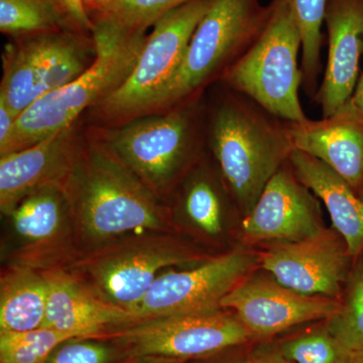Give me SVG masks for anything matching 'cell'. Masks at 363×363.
<instances>
[{"label": "cell", "mask_w": 363, "mask_h": 363, "mask_svg": "<svg viewBox=\"0 0 363 363\" xmlns=\"http://www.w3.org/2000/svg\"><path fill=\"white\" fill-rule=\"evenodd\" d=\"M63 190L75 242L84 252L128 234L173 231L168 208L104 143L81 147Z\"/></svg>", "instance_id": "6da1fadb"}, {"label": "cell", "mask_w": 363, "mask_h": 363, "mask_svg": "<svg viewBox=\"0 0 363 363\" xmlns=\"http://www.w3.org/2000/svg\"><path fill=\"white\" fill-rule=\"evenodd\" d=\"M230 90L212 112L210 147L224 183L245 217L294 150L288 123Z\"/></svg>", "instance_id": "7a4b0ae2"}, {"label": "cell", "mask_w": 363, "mask_h": 363, "mask_svg": "<svg viewBox=\"0 0 363 363\" xmlns=\"http://www.w3.org/2000/svg\"><path fill=\"white\" fill-rule=\"evenodd\" d=\"M95 58L76 80L39 98L16 119L13 135L0 156L18 152L73 126L86 109L97 106L130 76L147 40L104 21H93Z\"/></svg>", "instance_id": "3957f363"}, {"label": "cell", "mask_w": 363, "mask_h": 363, "mask_svg": "<svg viewBox=\"0 0 363 363\" xmlns=\"http://www.w3.org/2000/svg\"><path fill=\"white\" fill-rule=\"evenodd\" d=\"M206 259L204 253L172 233L147 231L78 253L68 271L99 297L133 312L161 269Z\"/></svg>", "instance_id": "277c9868"}, {"label": "cell", "mask_w": 363, "mask_h": 363, "mask_svg": "<svg viewBox=\"0 0 363 363\" xmlns=\"http://www.w3.org/2000/svg\"><path fill=\"white\" fill-rule=\"evenodd\" d=\"M272 11V2L264 6L260 0H214L157 109L193 104L208 84L222 80L259 37Z\"/></svg>", "instance_id": "5b68a950"}, {"label": "cell", "mask_w": 363, "mask_h": 363, "mask_svg": "<svg viewBox=\"0 0 363 363\" xmlns=\"http://www.w3.org/2000/svg\"><path fill=\"white\" fill-rule=\"evenodd\" d=\"M266 28L222 78L228 89L245 95L269 114L290 123L307 121L298 90L302 39L286 0H272Z\"/></svg>", "instance_id": "8992f818"}, {"label": "cell", "mask_w": 363, "mask_h": 363, "mask_svg": "<svg viewBox=\"0 0 363 363\" xmlns=\"http://www.w3.org/2000/svg\"><path fill=\"white\" fill-rule=\"evenodd\" d=\"M196 102L128 121L104 138L105 147L157 197L173 187L199 149Z\"/></svg>", "instance_id": "52a82bcc"}, {"label": "cell", "mask_w": 363, "mask_h": 363, "mask_svg": "<svg viewBox=\"0 0 363 363\" xmlns=\"http://www.w3.org/2000/svg\"><path fill=\"white\" fill-rule=\"evenodd\" d=\"M214 0H190L155 23L135 68L123 84L96 106L107 121H133L157 111L180 68L189 43Z\"/></svg>", "instance_id": "ba28073f"}, {"label": "cell", "mask_w": 363, "mask_h": 363, "mask_svg": "<svg viewBox=\"0 0 363 363\" xmlns=\"http://www.w3.org/2000/svg\"><path fill=\"white\" fill-rule=\"evenodd\" d=\"M95 339L111 341L124 357L192 362L219 354L252 339L233 312L166 315L106 329Z\"/></svg>", "instance_id": "9c48e42d"}, {"label": "cell", "mask_w": 363, "mask_h": 363, "mask_svg": "<svg viewBox=\"0 0 363 363\" xmlns=\"http://www.w3.org/2000/svg\"><path fill=\"white\" fill-rule=\"evenodd\" d=\"M257 267L259 253L236 248L192 269L162 272L133 313L143 320L223 309L224 297Z\"/></svg>", "instance_id": "30bf717a"}, {"label": "cell", "mask_w": 363, "mask_h": 363, "mask_svg": "<svg viewBox=\"0 0 363 363\" xmlns=\"http://www.w3.org/2000/svg\"><path fill=\"white\" fill-rule=\"evenodd\" d=\"M354 259L334 229L296 242L272 243L259 267L281 285L303 294L340 300Z\"/></svg>", "instance_id": "8fae6325"}, {"label": "cell", "mask_w": 363, "mask_h": 363, "mask_svg": "<svg viewBox=\"0 0 363 363\" xmlns=\"http://www.w3.org/2000/svg\"><path fill=\"white\" fill-rule=\"evenodd\" d=\"M221 307L233 310L252 338H269L298 325L329 319L340 300L303 295L267 272L255 271L227 294Z\"/></svg>", "instance_id": "7c38bea8"}, {"label": "cell", "mask_w": 363, "mask_h": 363, "mask_svg": "<svg viewBox=\"0 0 363 363\" xmlns=\"http://www.w3.org/2000/svg\"><path fill=\"white\" fill-rule=\"evenodd\" d=\"M241 229L248 240L272 243L296 242L324 230L318 198L298 180L290 161L267 183Z\"/></svg>", "instance_id": "4fadbf2b"}, {"label": "cell", "mask_w": 363, "mask_h": 363, "mask_svg": "<svg viewBox=\"0 0 363 363\" xmlns=\"http://www.w3.org/2000/svg\"><path fill=\"white\" fill-rule=\"evenodd\" d=\"M23 241L14 264L50 269L75 259L77 250L63 186L35 191L9 215Z\"/></svg>", "instance_id": "5bb4252c"}, {"label": "cell", "mask_w": 363, "mask_h": 363, "mask_svg": "<svg viewBox=\"0 0 363 363\" xmlns=\"http://www.w3.org/2000/svg\"><path fill=\"white\" fill-rule=\"evenodd\" d=\"M73 126L0 157V209L6 215L35 191L63 186L80 154Z\"/></svg>", "instance_id": "9a60e30c"}, {"label": "cell", "mask_w": 363, "mask_h": 363, "mask_svg": "<svg viewBox=\"0 0 363 363\" xmlns=\"http://www.w3.org/2000/svg\"><path fill=\"white\" fill-rule=\"evenodd\" d=\"M325 25L328 58L323 82L315 98L328 117L352 97L363 52V0H328Z\"/></svg>", "instance_id": "2e32d148"}, {"label": "cell", "mask_w": 363, "mask_h": 363, "mask_svg": "<svg viewBox=\"0 0 363 363\" xmlns=\"http://www.w3.org/2000/svg\"><path fill=\"white\" fill-rule=\"evenodd\" d=\"M288 126L294 150L324 162L358 192L363 183V111L352 98L330 116Z\"/></svg>", "instance_id": "e0dca14e"}, {"label": "cell", "mask_w": 363, "mask_h": 363, "mask_svg": "<svg viewBox=\"0 0 363 363\" xmlns=\"http://www.w3.org/2000/svg\"><path fill=\"white\" fill-rule=\"evenodd\" d=\"M45 272L49 281V297L43 328L91 338L106 329L142 320L133 312L99 297L63 267Z\"/></svg>", "instance_id": "ac0fdd59"}, {"label": "cell", "mask_w": 363, "mask_h": 363, "mask_svg": "<svg viewBox=\"0 0 363 363\" xmlns=\"http://www.w3.org/2000/svg\"><path fill=\"white\" fill-rule=\"evenodd\" d=\"M298 180L320 200L332 226L345 241L353 259L363 253V200L350 184L324 162L294 150L290 157Z\"/></svg>", "instance_id": "d6986e66"}, {"label": "cell", "mask_w": 363, "mask_h": 363, "mask_svg": "<svg viewBox=\"0 0 363 363\" xmlns=\"http://www.w3.org/2000/svg\"><path fill=\"white\" fill-rule=\"evenodd\" d=\"M54 33L16 38L6 48L0 102L18 117L43 96Z\"/></svg>", "instance_id": "ffe728a7"}, {"label": "cell", "mask_w": 363, "mask_h": 363, "mask_svg": "<svg viewBox=\"0 0 363 363\" xmlns=\"http://www.w3.org/2000/svg\"><path fill=\"white\" fill-rule=\"evenodd\" d=\"M49 281L43 269L13 264L0 279V333L39 329L44 324Z\"/></svg>", "instance_id": "44dd1931"}, {"label": "cell", "mask_w": 363, "mask_h": 363, "mask_svg": "<svg viewBox=\"0 0 363 363\" xmlns=\"http://www.w3.org/2000/svg\"><path fill=\"white\" fill-rule=\"evenodd\" d=\"M64 30L78 32L55 0H0V30L4 35L16 39Z\"/></svg>", "instance_id": "7402d4cb"}, {"label": "cell", "mask_w": 363, "mask_h": 363, "mask_svg": "<svg viewBox=\"0 0 363 363\" xmlns=\"http://www.w3.org/2000/svg\"><path fill=\"white\" fill-rule=\"evenodd\" d=\"M302 39L301 70L303 84L310 96L317 93L323 45L322 26L328 0H286Z\"/></svg>", "instance_id": "603a6c76"}, {"label": "cell", "mask_w": 363, "mask_h": 363, "mask_svg": "<svg viewBox=\"0 0 363 363\" xmlns=\"http://www.w3.org/2000/svg\"><path fill=\"white\" fill-rule=\"evenodd\" d=\"M324 325L346 350L363 344V253L353 262L338 311L325 320Z\"/></svg>", "instance_id": "cb8c5ba5"}, {"label": "cell", "mask_w": 363, "mask_h": 363, "mask_svg": "<svg viewBox=\"0 0 363 363\" xmlns=\"http://www.w3.org/2000/svg\"><path fill=\"white\" fill-rule=\"evenodd\" d=\"M79 337L76 334L39 328L0 333V363H45L60 344Z\"/></svg>", "instance_id": "d4e9b609"}, {"label": "cell", "mask_w": 363, "mask_h": 363, "mask_svg": "<svg viewBox=\"0 0 363 363\" xmlns=\"http://www.w3.org/2000/svg\"><path fill=\"white\" fill-rule=\"evenodd\" d=\"M184 210L193 223L208 235H218L223 225V198L217 184L205 174L189 182L183 199Z\"/></svg>", "instance_id": "484cf974"}, {"label": "cell", "mask_w": 363, "mask_h": 363, "mask_svg": "<svg viewBox=\"0 0 363 363\" xmlns=\"http://www.w3.org/2000/svg\"><path fill=\"white\" fill-rule=\"evenodd\" d=\"M190 0H114L102 11L91 16L93 21H104L133 30L147 32L164 14Z\"/></svg>", "instance_id": "4316f807"}, {"label": "cell", "mask_w": 363, "mask_h": 363, "mask_svg": "<svg viewBox=\"0 0 363 363\" xmlns=\"http://www.w3.org/2000/svg\"><path fill=\"white\" fill-rule=\"evenodd\" d=\"M278 350L295 363H346L350 351L329 333L325 325L286 339Z\"/></svg>", "instance_id": "83f0119b"}, {"label": "cell", "mask_w": 363, "mask_h": 363, "mask_svg": "<svg viewBox=\"0 0 363 363\" xmlns=\"http://www.w3.org/2000/svg\"><path fill=\"white\" fill-rule=\"evenodd\" d=\"M123 358L111 341L76 337L60 344L45 363H114Z\"/></svg>", "instance_id": "f1b7e54d"}, {"label": "cell", "mask_w": 363, "mask_h": 363, "mask_svg": "<svg viewBox=\"0 0 363 363\" xmlns=\"http://www.w3.org/2000/svg\"><path fill=\"white\" fill-rule=\"evenodd\" d=\"M55 1L63 9L72 25L79 33L92 35L94 23L86 11L82 0H55Z\"/></svg>", "instance_id": "f546056e"}, {"label": "cell", "mask_w": 363, "mask_h": 363, "mask_svg": "<svg viewBox=\"0 0 363 363\" xmlns=\"http://www.w3.org/2000/svg\"><path fill=\"white\" fill-rule=\"evenodd\" d=\"M18 116L6 104L0 102V152L6 149L13 135Z\"/></svg>", "instance_id": "4dcf8cb0"}, {"label": "cell", "mask_w": 363, "mask_h": 363, "mask_svg": "<svg viewBox=\"0 0 363 363\" xmlns=\"http://www.w3.org/2000/svg\"><path fill=\"white\" fill-rule=\"evenodd\" d=\"M252 358L253 363H295L281 354L278 347L262 345L253 351Z\"/></svg>", "instance_id": "1f68e13d"}, {"label": "cell", "mask_w": 363, "mask_h": 363, "mask_svg": "<svg viewBox=\"0 0 363 363\" xmlns=\"http://www.w3.org/2000/svg\"><path fill=\"white\" fill-rule=\"evenodd\" d=\"M181 360L152 357H124L114 363H188Z\"/></svg>", "instance_id": "d6a6232c"}, {"label": "cell", "mask_w": 363, "mask_h": 363, "mask_svg": "<svg viewBox=\"0 0 363 363\" xmlns=\"http://www.w3.org/2000/svg\"><path fill=\"white\" fill-rule=\"evenodd\" d=\"M82 1L83 4H84L86 11H87V13L89 14L91 18L93 14L102 11V9H105V7L108 6V4L113 2L114 0H82Z\"/></svg>", "instance_id": "836d02e7"}, {"label": "cell", "mask_w": 363, "mask_h": 363, "mask_svg": "<svg viewBox=\"0 0 363 363\" xmlns=\"http://www.w3.org/2000/svg\"><path fill=\"white\" fill-rule=\"evenodd\" d=\"M346 363H363V344L348 351Z\"/></svg>", "instance_id": "e575fe53"}, {"label": "cell", "mask_w": 363, "mask_h": 363, "mask_svg": "<svg viewBox=\"0 0 363 363\" xmlns=\"http://www.w3.org/2000/svg\"><path fill=\"white\" fill-rule=\"evenodd\" d=\"M351 98L363 111V74L358 79L357 87H355L354 93Z\"/></svg>", "instance_id": "d590c367"}, {"label": "cell", "mask_w": 363, "mask_h": 363, "mask_svg": "<svg viewBox=\"0 0 363 363\" xmlns=\"http://www.w3.org/2000/svg\"><path fill=\"white\" fill-rule=\"evenodd\" d=\"M215 363H253V360L252 355H248V357L229 358V359Z\"/></svg>", "instance_id": "8d00e7d4"}, {"label": "cell", "mask_w": 363, "mask_h": 363, "mask_svg": "<svg viewBox=\"0 0 363 363\" xmlns=\"http://www.w3.org/2000/svg\"><path fill=\"white\" fill-rule=\"evenodd\" d=\"M358 195L360 196V198L363 200V183L362 187H360L359 190H358Z\"/></svg>", "instance_id": "74e56055"}]
</instances>
